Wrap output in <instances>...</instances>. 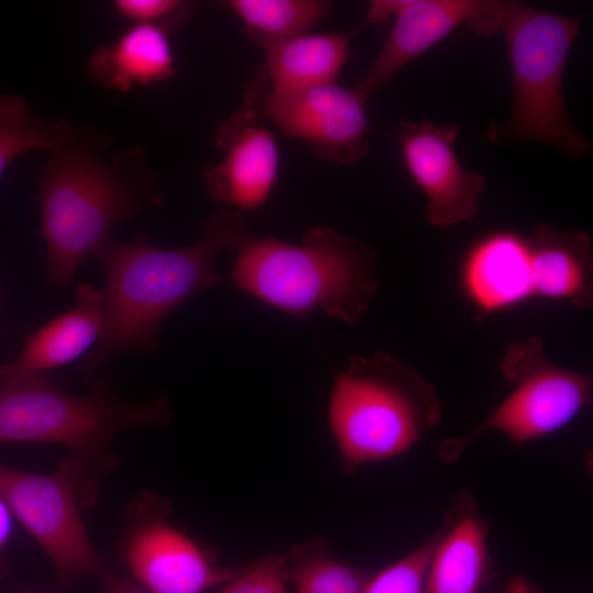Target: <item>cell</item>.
Listing matches in <instances>:
<instances>
[{"label":"cell","mask_w":593,"mask_h":593,"mask_svg":"<svg viewBox=\"0 0 593 593\" xmlns=\"http://www.w3.org/2000/svg\"><path fill=\"white\" fill-rule=\"evenodd\" d=\"M488 536L472 493L460 492L436 533L423 593H479L491 567Z\"/></svg>","instance_id":"obj_14"},{"label":"cell","mask_w":593,"mask_h":593,"mask_svg":"<svg viewBox=\"0 0 593 593\" xmlns=\"http://www.w3.org/2000/svg\"><path fill=\"white\" fill-rule=\"evenodd\" d=\"M358 87L337 82L293 90H270L265 113L288 136L316 154L343 165L358 163L368 152L370 130L366 102Z\"/></svg>","instance_id":"obj_10"},{"label":"cell","mask_w":593,"mask_h":593,"mask_svg":"<svg viewBox=\"0 0 593 593\" xmlns=\"http://www.w3.org/2000/svg\"><path fill=\"white\" fill-rule=\"evenodd\" d=\"M501 376L513 391L489 417L458 437L443 440L437 456L456 461L482 434L496 430L515 444L550 435L591 404L592 378L551 362L540 337L510 345L500 362Z\"/></svg>","instance_id":"obj_7"},{"label":"cell","mask_w":593,"mask_h":593,"mask_svg":"<svg viewBox=\"0 0 593 593\" xmlns=\"http://www.w3.org/2000/svg\"><path fill=\"white\" fill-rule=\"evenodd\" d=\"M391 15L394 23L365 78L356 86L368 96L391 83L405 65L459 26L489 37L501 27L503 1L496 0H376L369 4L368 24Z\"/></svg>","instance_id":"obj_9"},{"label":"cell","mask_w":593,"mask_h":593,"mask_svg":"<svg viewBox=\"0 0 593 593\" xmlns=\"http://www.w3.org/2000/svg\"><path fill=\"white\" fill-rule=\"evenodd\" d=\"M436 534L369 579L363 593H423Z\"/></svg>","instance_id":"obj_23"},{"label":"cell","mask_w":593,"mask_h":593,"mask_svg":"<svg viewBox=\"0 0 593 593\" xmlns=\"http://www.w3.org/2000/svg\"><path fill=\"white\" fill-rule=\"evenodd\" d=\"M89 466L72 456L48 474L0 465V495L63 581L96 575L110 583L79 512L83 491L93 495Z\"/></svg>","instance_id":"obj_8"},{"label":"cell","mask_w":593,"mask_h":593,"mask_svg":"<svg viewBox=\"0 0 593 593\" xmlns=\"http://www.w3.org/2000/svg\"><path fill=\"white\" fill-rule=\"evenodd\" d=\"M169 35L156 26L131 24L115 40L92 51L88 72L98 83L120 93L169 80L176 74Z\"/></svg>","instance_id":"obj_18"},{"label":"cell","mask_w":593,"mask_h":593,"mask_svg":"<svg viewBox=\"0 0 593 593\" xmlns=\"http://www.w3.org/2000/svg\"><path fill=\"white\" fill-rule=\"evenodd\" d=\"M581 19L503 1V31L513 83L507 121L490 127L495 143L525 139L550 145L572 159L592 145L571 124L562 78Z\"/></svg>","instance_id":"obj_5"},{"label":"cell","mask_w":593,"mask_h":593,"mask_svg":"<svg viewBox=\"0 0 593 593\" xmlns=\"http://www.w3.org/2000/svg\"><path fill=\"white\" fill-rule=\"evenodd\" d=\"M504 593H533V590L524 575H517L510 581Z\"/></svg>","instance_id":"obj_27"},{"label":"cell","mask_w":593,"mask_h":593,"mask_svg":"<svg viewBox=\"0 0 593 593\" xmlns=\"http://www.w3.org/2000/svg\"><path fill=\"white\" fill-rule=\"evenodd\" d=\"M462 281L468 296L484 312L532 296L527 240L511 232L486 235L467 254Z\"/></svg>","instance_id":"obj_17"},{"label":"cell","mask_w":593,"mask_h":593,"mask_svg":"<svg viewBox=\"0 0 593 593\" xmlns=\"http://www.w3.org/2000/svg\"><path fill=\"white\" fill-rule=\"evenodd\" d=\"M110 143L109 133L86 127L48 153L40 172L46 271L56 286L71 283L81 262L112 236L115 224L165 202L144 147L107 157Z\"/></svg>","instance_id":"obj_1"},{"label":"cell","mask_w":593,"mask_h":593,"mask_svg":"<svg viewBox=\"0 0 593 593\" xmlns=\"http://www.w3.org/2000/svg\"><path fill=\"white\" fill-rule=\"evenodd\" d=\"M115 593H141V592L131 591V590L125 591V590H118V589H116V590H115Z\"/></svg>","instance_id":"obj_28"},{"label":"cell","mask_w":593,"mask_h":593,"mask_svg":"<svg viewBox=\"0 0 593 593\" xmlns=\"http://www.w3.org/2000/svg\"><path fill=\"white\" fill-rule=\"evenodd\" d=\"M171 414L166 399L150 404L121 399L107 377L90 392L74 395L44 374L0 376V444H57L89 465L109 460V443L119 430L138 424L166 425Z\"/></svg>","instance_id":"obj_6"},{"label":"cell","mask_w":593,"mask_h":593,"mask_svg":"<svg viewBox=\"0 0 593 593\" xmlns=\"http://www.w3.org/2000/svg\"><path fill=\"white\" fill-rule=\"evenodd\" d=\"M283 557L294 593H363L368 582L360 570L323 551L322 545L295 547Z\"/></svg>","instance_id":"obj_22"},{"label":"cell","mask_w":593,"mask_h":593,"mask_svg":"<svg viewBox=\"0 0 593 593\" xmlns=\"http://www.w3.org/2000/svg\"><path fill=\"white\" fill-rule=\"evenodd\" d=\"M532 295L586 310L592 305V239L538 224L526 238Z\"/></svg>","instance_id":"obj_15"},{"label":"cell","mask_w":593,"mask_h":593,"mask_svg":"<svg viewBox=\"0 0 593 593\" xmlns=\"http://www.w3.org/2000/svg\"><path fill=\"white\" fill-rule=\"evenodd\" d=\"M13 530V514L0 495V552L8 544Z\"/></svg>","instance_id":"obj_26"},{"label":"cell","mask_w":593,"mask_h":593,"mask_svg":"<svg viewBox=\"0 0 593 593\" xmlns=\"http://www.w3.org/2000/svg\"><path fill=\"white\" fill-rule=\"evenodd\" d=\"M202 228V238L179 248L153 246L144 236L130 242L111 236L96 251L104 276L105 323L94 349L81 360L87 371L122 351L153 350L163 320L222 280L213 267L216 255L237 250L251 236L243 213L233 210L211 214Z\"/></svg>","instance_id":"obj_2"},{"label":"cell","mask_w":593,"mask_h":593,"mask_svg":"<svg viewBox=\"0 0 593 593\" xmlns=\"http://www.w3.org/2000/svg\"><path fill=\"white\" fill-rule=\"evenodd\" d=\"M105 323L101 290L79 286L71 310L30 334L20 355L0 369V376L44 374L80 357L97 339Z\"/></svg>","instance_id":"obj_16"},{"label":"cell","mask_w":593,"mask_h":593,"mask_svg":"<svg viewBox=\"0 0 593 593\" xmlns=\"http://www.w3.org/2000/svg\"><path fill=\"white\" fill-rule=\"evenodd\" d=\"M224 4L243 21L256 43L309 33L333 7L322 0H228Z\"/></svg>","instance_id":"obj_21"},{"label":"cell","mask_w":593,"mask_h":593,"mask_svg":"<svg viewBox=\"0 0 593 593\" xmlns=\"http://www.w3.org/2000/svg\"><path fill=\"white\" fill-rule=\"evenodd\" d=\"M26 593H33V592H26Z\"/></svg>","instance_id":"obj_29"},{"label":"cell","mask_w":593,"mask_h":593,"mask_svg":"<svg viewBox=\"0 0 593 593\" xmlns=\"http://www.w3.org/2000/svg\"><path fill=\"white\" fill-rule=\"evenodd\" d=\"M112 7L131 24L152 25L171 34L189 21L194 3L181 0H115Z\"/></svg>","instance_id":"obj_24"},{"label":"cell","mask_w":593,"mask_h":593,"mask_svg":"<svg viewBox=\"0 0 593 593\" xmlns=\"http://www.w3.org/2000/svg\"><path fill=\"white\" fill-rule=\"evenodd\" d=\"M377 250L331 228H310L299 244L250 236L228 278L261 302L305 320L314 310L354 324L379 289Z\"/></svg>","instance_id":"obj_3"},{"label":"cell","mask_w":593,"mask_h":593,"mask_svg":"<svg viewBox=\"0 0 593 593\" xmlns=\"http://www.w3.org/2000/svg\"><path fill=\"white\" fill-rule=\"evenodd\" d=\"M251 97L217 133L222 159L204 174L209 193L233 211H251L268 201L279 171L272 133L254 119Z\"/></svg>","instance_id":"obj_12"},{"label":"cell","mask_w":593,"mask_h":593,"mask_svg":"<svg viewBox=\"0 0 593 593\" xmlns=\"http://www.w3.org/2000/svg\"><path fill=\"white\" fill-rule=\"evenodd\" d=\"M124 557L132 575L148 593H202L233 575L161 517L135 523L124 544Z\"/></svg>","instance_id":"obj_13"},{"label":"cell","mask_w":593,"mask_h":593,"mask_svg":"<svg viewBox=\"0 0 593 593\" xmlns=\"http://www.w3.org/2000/svg\"><path fill=\"white\" fill-rule=\"evenodd\" d=\"M440 418L435 387L382 350L350 357L328 402L331 430L349 468L407 451Z\"/></svg>","instance_id":"obj_4"},{"label":"cell","mask_w":593,"mask_h":593,"mask_svg":"<svg viewBox=\"0 0 593 593\" xmlns=\"http://www.w3.org/2000/svg\"><path fill=\"white\" fill-rule=\"evenodd\" d=\"M85 128L69 119H42L22 96L0 92V176L20 155L37 149L54 152Z\"/></svg>","instance_id":"obj_20"},{"label":"cell","mask_w":593,"mask_h":593,"mask_svg":"<svg viewBox=\"0 0 593 593\" xmlns=\"http://www.w3.org/2000/svg\"><path fill=\"white\" fill-rule=\"evenodd\" d=\"M335 33H304L257 43L264 51L271 90H293L336 82L353 36L368 26Z\"/></svg>","instance_id":"obj_19"},{"label":"cell","mask_w":593,"mask_h":593,"mask_svg":"<svg viewBox=\"0 0 593 593\" xmlns=\"http://www.w3.org/2000/svg\"><path fill=\"white\" fill-rule=\"evenodd\" d=\"M283 556H269L254 563L220 593H289Z\"/></svg>","instance_id":"obj_25"},{"label":"cell","mask_w":593,"mask_h":593,"mask_svg":"<svg viewBox=\"0 0 593 593\" xmlns=\"http://www.w3.org/2000/svg\"><path fill=\"white\" fill-rule=\"evenodd\" d=\"M458 133L456 124L435 126L429 121L406 119L399 123L404 166L427 198L426 219L437 227L471 220L486 186L481 174L462 167L454 146Z\"/></svg>","instance_id":"obj_11"}]
</instances>
